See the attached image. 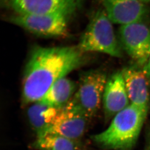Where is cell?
I'll use <instances>...</instances> for the list:
<instances>
[{"instance_id":"obj_1","label":"cell","mask_w":150,"mask_h":150,"mask_svg":"<svg viewBox=\"0 0 150 150\" xmlns=\"http://www.w3.org/2000/svg\"><path fill=\"white\" fill-rule=\"evenodd\" d=\"M85 62L78 46L34 47L24 68L21 105L42 99L51 86Z\"/></svg>"},{"instance_id":"obj_2","label":"cell","mask_w":150,"mask_h":150,"mask_svg":"<svg viewBox=\"0 0 150 150\" xmlns=\"http://www.w3.org/2000/svg\"><path fill=\"white\" fill-rule=\"evenodd\" d=\"M148 110L130 104L113 117L106 130L93 136L92 139L105 149L133 150Z\"/></svg>"},{"instance_id":"obj_3","label":"cell","mask_w":150,"mask_h":150,"mask_svg":"<svg viewBox=\"0 0 150 150\" xmlns=\"http://www.w3.org/2000/svg\"><path fill=\"white\" fill-rule=\"evenodd\" d=\"M112 23L104 9L95 12L81 35L78 48L84 54L99 52L116 57H122Z\"/></svg>"},{"instance_id":"obj_4","label":"cell","mask_w":150,"mask_h":150,"mask_svg":"<svg viewBox=\"0 0 150 150\" xmlns=\"http://www.w3.org/2000/svg\"><path fill=\"white\" fill-rule=\"evenodd\" d=\"M107 80L106 74L101 71L82 74L78 88L68 104L91 120L100 108Z\"/></svg>"},{"instance_id":"obj_5","label":"cell","mask_w":150,"mask_h":150,"mask_svg":"<svg viewBox=\"0 0 150 150\" xmlns=\"http://www.w3.org/2000/svg\"><path fill=\"white\" fill-rule=\"evenodd\" d=\"M69 18L60 14H15L9 18L10 23L36 35L62 37L68 32Z\"/></svg>"},{"instance_id":"obj_6","label":"cell","mask_w":150,"mask_h":150,"mask_svg":"<svg viewBox=\"0 0 150 150\" xmlns=\"http://www.w3.org/2000/svg\"><path fill=\"white\" fill-rule=\"evenodd\" d=\"M120 37L125 50L137 64L144 67L150 55V29L142 21L122 25Z\"/></svg>"},{"instance_id":"obj_7","label":"cell","mask_w":150,"mask_h":150,"mask_svg":"<svg viewBox=\"0 0 150 150\" xmlns=\"http://www.w3.org/2000/svg\"><path fill=\"white\" fill-rule=\"evenodd\" d=\"M84 0H4L15 14H60L69 17L81 7Z\"/></svg>"},{"instance_id":"obj_8","label":"cell","mask_w":150,"mask_h":150,"mask_svg":"<svg viewBox=\"0 0 150 150\" xmlns=\"http://www.w3.org/2000/svg\"><path fill=\"white\" fill-rule=\"evenodd\" d=\"M89 120L68 103L59 110L46 134H58L78 141L85 134Z\"/></svg>"},{"instance_id":"obj_9","label":"cell","mask_w":150,"mask_h":150,"mask_svg":"<svg viewBox=\"0 0 150 150\" xmlns=\"http://www.w3.org/2000/svg\"><path fill=\"white\" fill-rule=\"evenodd\" d=\"M102 102L106 121L130 105L122 71L116 72L107 80Z\"/></svg>"},{"instance_id":"obj_10","label":"cell","mask_w":150,"mask_h":150,"mask_svg":"<svg viewBox=\"0 0 150 150\" xmlns=\"http://www.w3.org/2000/svg\"><path fill=\"white\" fill-rule=\"evenodd\" d=\"M112 23L125 25L143 20L144 4L139 0H100Z\"/></svg>"},{"instance_id":"obj_11","label":"cell","mask_w":150,"mask_h":150,"mask_svg":"<svg viewBox=\"0 0 150 150\" xmlns=\"http://www.w3.org/2000/svg\"><path fill=\"white\" fill-rule=\"evenodd\" d=\"M122 72L131 104L149 109V82L144 72L131 67L125 68Z\"/></svg>"},{"instance_id":"obj_12","label":"cell","mask_w":150,"mask_h":150,"mask_svg":"<svg viewBox=\"0 0 150 150\" xmlns=\"http://www.w3.org/2000/svg\"><path fill=\"white\" fill-rule=\"evenodd\" d=\"M59 109L40 101L32 103L29 107L27 112L29 121L37 134V138L47 134Z\"/></svg>"},{"instance_id":"obj_13","label":"cell","mask_w":150,"mask_h":150,"mask_svg":"<svg viewBox=\"0 0 150 150\" xmlns=\"http://www.w3.org/2000/svg\"><path fill=\"white\" fill-rule=\"evenodd\" d=\"M76 84L66 77L57 81L40 102L57 109L66 106L76 91Z\"/></svg>"},{"instance_id":"obj_14","label":"cell","mask_w":150,"mask_h":150,"mask_svg":"<svg viewBox=\"0 0 150 150\" xmlns=\"http://www.w3.org/2000/svg\"><path fill=\"white\" fill-rule=\"evenodd\" d=\"M31 147L38 150H80V145L78 140L49 134L37 138Z\"/></svg>"},{"instance_id":"obj_15","label":"cell","mask_w":150,"mask_h":150,"mask_svg":"<svg viewBox=\"0 0 150 150\" xmlns=\"http://www.w3.org/2000/svg\"><path fill=\"white\" fill-rule=\"evenodd\" d=\"M143 69V72H144L145 74L149 81V83H150V55L148 61L145 65Z\"/></svg>"},{"instance_id":"obj_16","label":"cell","mask_w":150,"mask_h":150,"mask_svg":"<svg viewBox=\"0 0 150 150\" xmlns=\"http://www.w3.org/2000/svg\"><path fill=\"white\" fill-rule=\"evenodd\" d=\"M144 150H150V134L148 137Z\"/></svg>"},{"instance_id":"obj_17","label":"cell","mask_w":150,"mask_h":150,"mask_svg":"<svg viewBox=\"0 0 150 150\" xmlns=\"http://www.w3.org/2000/svg\"><path fill=\"white\" fill-rule=\"evenodd\" d=\"M143 4H148L150 3V0H139Z\"/></svg>"}]
</instances>
